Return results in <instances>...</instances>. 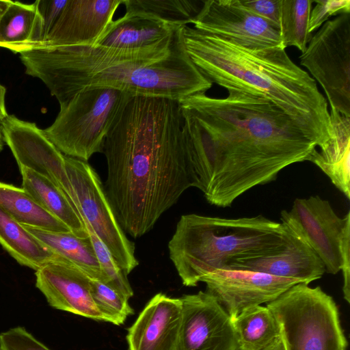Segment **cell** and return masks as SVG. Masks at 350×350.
<instances>
[{
	"label": "cell",
	"instance_id": "cell-9",
	"mask_svg": "<svg viewBox=\"0 0 350 350\" xmlns=\"http://www.w3.org/2000/svg\"><path fill=\"white\" fill-rule=\"evenodd\" d=\"M65 162L82 221L91 226L128 275L139 265L135 245L119 224L99 176L88 162L66 156Z\"/></svg>",
	"mask_w": 350,
	"mask_h": 350
},
{
	"label": "cell",
	"instance_id": "cell-24",
	"mask_svg": "<svg viewBox=\"0 0 350 350\" xmlns=\"http://www.w3.org/2000/svg\"><path fill=\"white\" fill-rule=\"evenodd\" d=\"M0 245L19 264L35 271L59 256L50 252L1 206Z\"/></svg>",
	"mask_w": 350,
	"mask_h": 350
},
{
	"label": "cell",
	"instance_id": "cell-15",
	"mask_svg": "<svg viewBox=\"0 0 350 350\" xmlns=\"http://www.w3.org/2000/svg\"><path fill=\"white\" fill-rule=\"evenodd\" d=\"M36 286L57 310L105 321L93 300L90 278L72 262L58 256L36 271Z\"/></svg>",
	"mask_w": 350,
	"mask_h": 350
},
{
	"label": "cell",
	"instance_id": "cell-29",
	"mask_svg": "<svg viewBox=\"0 0 350 350\" xmlns=\"http://www.w3.org/2000/svg\"><path fill=\"white\" fill-rule=\"evenodd\" d=\"M90 289L94 304L106 322L120 325L134 313L129 299L104 282L90 278Z\"/></svg>",
	"mask_w": 350,
	"mask_h": 350
},
{
	"label": "cell",
	"instance_id": "cell-27",
	"mask_svg": "<svg viewBox=\"0 0 350 350\" xmlns=\"http://www.w3.org/2000/svg\"><path fill=\"white\" fill-rule=\"evenodd\" d=\"M202 0H122L126 12L143 14L176 26L193 24Z\"/></svg>",
	"mask_w": 350,
	"mask_h": 350
},
{
	"label": "cell",
	"instance_id": "cell-8",
	"mask_svg": "<svg viewBox=\"0 0 350 350\" xmlns=\"http://www.w3.org/2000/svg\"><path fill=\"white\" fill-rule=\"evenodd\" d=\"M299 60L323 88L330 109L350 118V13L317 29Z\"/></svg>",
	"mask_w": 350,
	"mask_h": 350
},
{
	"label": "cell",
	"instance_id": "cell-3",
	"mask_svg": "<svg viewBox=\"0 0 350 350\" xmlns=\"http://www.w3.org/2000/svg\"><path fill=\"white\" fill-rule=\"evenodd\" d=\"M184 27L141 49L42 46L21 52L20 58L26 73L40 79L59 105L83 90L97 87L180 102L206 94L213 85L189 57Z\"/></svg>",
	"mask_w": 350,
	"mask_h": 350
},
{
	"label": "cell",
	"instance_id": "cell-6",
	"mask_svg": "<svg viewBox=\"0 0 350 350\" xmlns=\"http://www.w3.org/2000/svg\"><path fill=\"white\" fill-rule=\"evenodd\" d=\"M132 96L111 88L83 90L59 105L55 121L43 131L64 155L88 162L103 152L108 133Z\"/></svg>",
	"mask_w": 350,
	"mask_h": 350
},
{
	"label": "cell",
	"instance_id": "cell-23",
	"mask_svg": "<svg viewBox=\"0 0 350 350\" xmlns=\"http://www.w3.org/2000/svg\"><path fill=\"white\" fill-rule=\"evenodd\" d=\"M25 227L50 252L74 263L91 279L106 283L90 238L81 239L70 232H58Z\"/></svg>",
	"mask_w": 350,
	"mask_h": 350
},
{
	"label": "cell",
	"instance_id": "cell-36",
	"mask_svg": "<svg viewBox=\"0 0 350 350\" xmlns=\"http://www.w3.org/2000/svg\"><path fill=\"white\" fill-rule=\"evenodd\" d=\"M6 88L0 84V123L8 116L5 107Z\"/></svg>",
	"mask_w": 350,
	"mask_h": 350
},
{
	"label": "cell",
	"instance_id": "cell-19",
	"mask_svg": "<svg viewBox=\"0 0 350 350\" xmlns=\"http://www.w3.org/2000/svg\"><path fill=\"white\" fill-rule=\"evenodd\" d=\"M143 14L126 12L112 21L95 45L122 49H141L153 46L178 28Z\"/></svg>",
	"mask_w": 350,
	"mask_h": 350
},
{
	"label": "cell",
	"instance_id": "cell-17",
	"mask_svg": "<svg viewBox=\"0 0 350 350\" xmlns=\"http://www.w3.org/2000/svg\"><path fill=\"white\" fill-rule=\"evenodd\" d=\"M283 226L285 244L281 250L264 256L234 261L225 269L261 272L299 280L307 284L321 278L325 272L323 261L297 234Z\"/></svg>",
	"mask_w": 350,
	"mask_h": 350
},
{
	"label": "cell",
	"instance_id": "cell-25",
	"mask_svg": "<svg viewBox=\"0 0 350 350\" xmlns=\"http://www.w3.org/2000/svg\"><path fill=\"white\" fill-rule=\"evenodd\" d=\"M0 206L25 226L58 232H70L23 188L0 182Z\"/></svg>",
	"mask_w": 350,
	"mask_h": 350
},
{
	"label": "cell",
	"instance_id": "cell-7",
	"mask_svg": "<svg viewBox=\"0 0 350 350\" xmlns=\"http://www.w3.org/2000/svg\"><path fill=\"white\" fill-rule=\"evenodd\" d=\"M267 306L286 350H347L337 305L320 286L296 284Z\"/></svg>",
	"mask_w": 350,
	"mask_h": 350
},
{
	"label": "cell",
	"instance_id": "cell-10",
	"mask_svg": "<svg viewBox=\"0 0 350 350\" xmlns=\"http://www.w3.org/2000/svg\"><path fill=\"white\" fill-rule=\"evenodd\" d=\"M282 224L297 234L323 261L325 271L336 274L341 269V242L350 226V211L342 218L329 202L320 196L297 198L290 211L281 212Z\"/></svg>",
	"mask_w": 350,
	"mask_h": 350
},
{
	"label": "cell",
	"instance_id": "cell-37",
	"mask_svg": "<svg viewBox=\"0 0 350 350\" xmlns=\"http://www.w3.org/2000/svg\"><path fill=\"white\" fill-rule=\"evenodd\" d=\"M263 350H286L284 340L280 336Z\"/></svg>",
	"mask_w": 350,
	"mask_h": 350
},
{
	"label": "cell",
	"instance_id": "cell-34",
	"mask_svg": "<svg viewBox=\"0 0 350 350\" xmlns=\"http://www.w3.org/2000/svg\"><path fill=\"white\" fill-rule=\"evenodd\" d=\"M67 1L68 0H37L34 2L42 19V44L58 20Z\"/></svg>",
	"mask_w": 350,
	"mask_h": 350
},
{
	"label": "cell",
	"instance_id": "cell-14",
	"mask_svg": "<svg viewBox=\"0 0 350 350\" xmlns=\"http://www.w3.org/2000/svg\"><path fill=\"white\" fill-rule=\"evenodd\" d=\"M200 282L206 284V292L217 299L231 319L248 308L274 301L293 285L301 283L293 278L237 269H217L204 275Z\"/></svg>",
	"mask_w": 350,
	"mask_h": 350
},
{
	"label": "cell",
	"instance_id": "cell-11",
	"mask_svg": "<svg viewBox=\"0 0 350 350\" xmlns=\"http://www.w3.org/2000/svg\"><path fill=\"white\" fill-rule=\"evenodd\" d=\"M193 28L250 49L285 47L280 30L246 8L239 0H206Z\"/></svg>",
	"mask_w": 350,
	"mask_h": 350
},
{
	"label": "cell",
	"instance_id": "cell-39",
	"mask_svg": "<svg viewBox=\"0 0 350 350\" xmlns=\"http://www.w3.org/2000/svg\"><path fill=\"white\" fill-rule=\"evenodd\" d=\"M3 139L2 136V133L0 129V151L3 149Z\"/></svg>",
	"mask_w": 350,
	"mask_h": 350
},
{
	"label": "cell",
	"instance_id": "cell-21",
	"mask_svg": "<svg viewBox=\"0 0 350 350\" xmlns=\"http://www.w3.org/2000/svg\"><path fill=\"white\" fill-rule=\"evenodd\" d=\"M42 42V19L35 3L11 1L0 20V46L20 53Z\"/></svg>",
	"mask_w": 350,
	"mask_h": 350
},
{
	"label": "cell",
	"instance_id": "cell-26",
	"mask_svg": "<svg viewBox=\"0 0 350 350\" xmlns=\"http://www.w3.org/2000/svg\"><path fill=\"white\" fill-rule=\"evenodd\" d=\"M231 322L237 350H263L280 336L277 321L267 306L248 308Z\"/></svg>",
	"mask_w": 350,
	"mask_h": 350
},
{
	"label": "cell",
	"instance_id": "cell-28",
	"mask_svg": "<svg viewBox=\"0 0 350 350\" xmlns=\"http://www.w3.org/2000/svg\"><path fill=\"white\" fill-rule=\"evenodd\" d=\"M313 1L282 0L280 35L283 46H295L303 53L313 34L308 24Z\"/></svg>",
	"mask_w": 350,
	"mask_h": 350
},
{
	"label": "cell",
	"instance_id": "cell-16",
	"mask_svg": "<svg viewBox=\"0 0 350 350\" xmlns=\"http://www.w3.org/2000/svg\"><path fill=\"white\" fill-rule=\"evenodd\" d=\"M121 3L122 0H68L40 47L95 45Z\"/></svg>",
	"mask_w": 350,
	"mask_h": 350
},
{
	"label": "cell",
	"instance_id": "cell-5",
	"mask_svg": "<svg viewBox=\"0 0 350 350\" xmlns=\"http://www.w3.org/2000/svg\"><path fill=\"white\" fill-rule=\"evenodd\" d=\"M284 244L282 223L262 215L228 219L186 214L178 220L168 250L183 284L196 286L213 271L269 255Z\"/></svg>",
	"mask_w": 350,
	"mask_h": 350
},
{
	"label": "cell",
	"instance_id": "cell-32",
	"mask_svg": "<svg viewBox=\"0 0 350 350\" xmlns=\"http://www.w3.org/2000/svg\"><path fill=\"white\" fill-rule=\"evenodd\" d=\"M0 350H51L24 327H16L0 334Z\"/></svg>",
	"mask_w": 350,
	"mask_h": 350
},
{
	"label": "cell",
	"instance_id": "cell-20",
	"mask_svg": "<svg viewBox=\"0 0 350 350\" xmlns=\"http://www.w3.org/2000/svg\"><path fill=\"white\" fill-rule=\"evenodd\" d=\"M331 138L317 148L307 161L319 167L332 183L350 199V118L330 109Z\"/></svg>",
	"mask_w": 350,
	"mask_h": 350
},
{
	"label": "cell",
	"instance_id": "cell-35",
	"mask_svg": "<svg viewBox=\"0 0 350 350\" xmlns=\"http://www.w3.org/2000/svg\"><path fill=\"white\" fill-rule=\"evenodd\" d=\"M341 269L343 276L344 299L350 303V226L347 227L341 242Z\"/></svg>",
	"mask_w": 350,
	"mask_h": 350
},
{
	"label": "cell",
	"instance_id": "cell-18",
	"mask_svg": "<svg viewBox=\"0 0 350 350\" xmlns=\"http://www.w3.org/2000/svg\"><path fill=\"white\" fill-rule=\"evenodd\" d=\"M181 315L180 298L156 294L128 329L129 350H175Z\"/></svg>",
	"mask_w": 350,
	"mask_h": 350
},
{
	"label": "cell",
	"instance_id": "cell-4",
	"mask_svg": "<svg viewBox=\"0 0 350 350\" xmlns=\"http://www.w3.org/2000/svg\"><path fill=\"white\" fill-rule=\"evenodd\" d=\"M186 51L199 71L227 91L259 95L286 113L318 147L332 137L326 99L283 47L250 49L185 26Z\"/></svg>",
	"mask_w": 350,
	"mask_h": 350
},
{
	"label": "cell",
	"instance_id": "cell-12",
	"mask_svg": "<svg viewBox=\"0 0 350 350\" xmlns=\"http://www.w3.org/2000/svg\"><path fill=\"white\" fill-rule=\"evenodd\" d=\"M0 124L3 141L10 148L19 169H29L50 180L76 206L65 155L47 138L43 130L35 123L20 120L14 115H8Z\"/></svg>",
	"mask_w": 350,
	"mask_h": 350
},
{
	"label": "cell",
	"instance_id": "cell-22",
	"mask_svg": "<svg viewBox=\"0 0 350 350\" xmlns=\"http://www.w3.org/2000/svg\"><path fill=\"white\" fill-rule=\"evenodd\" d=\"M23 189L45 210L63 222L75 236L89 238L88 230L75 206L67 196L46 178L27 168H21Z\"/></svg>",
	"mask_w": 350,
	"mask_h": 350
},
{
	"label": "cell",
	"instance_id": "cell-31",
	"mask_svg": "<svg viewBox=\"0 0 350 350\" xmlns=\"http://www.w3.org/2000/svg\"><path fill=\"white\" fill-rule=\"evenodd\" d=\"M308 24V32L319 29L331 16L350 13L349 0H315Z\"/></svg>",
	"mask_w": 350,
	"mask_h": 350
},
{
	"label": "cell",
	"instance_id": "cell-30",
	"mask_svg": "<svg viewBox=\"0 0 350 350\" xmlns=\"http://www.w3.org/2000/svg\"><path fill=\"white\" fill-rule=\"evenodd\" d=\"M89 234L98 261L106 278V284L128 298L133 295L127 275L119 267L107 247L96 234L91 226L83 221Z\"/></svg>",
	"mask_w": 350,
	"mask_h": 350
},
{
	"label": "cell",
	"instance_id": "cell-33",
	"mask_svg": "<svg viewBox=\"0 0 350 350\" xmlns=\"http://www.w3.org/2000/svg\"><path fill=\"white\" fill-rule=\"evenodd\" d=\"M247 9L280 29L282 0H239Z\"/></svg>",
	"mask_w": 350,
	"mask_h": 350
},
{
	"label": "cell",
	"instance_id": "cell-2",
	"mask_svg": "<svg viewBox=\"0 0 350 350\" xmlns=\"http://www.w3.org/2000/svg\"><path fill=\"white\" fill-rule=\"evenodd\" d=\"M104 189L121 228L148 232L195 180L180 103L132 96L104 142Z\"/></svg>",
	"mask_w": 350,
	"mask_h": 350
},
{
	"label": "cell",
	"instance_id": "cell-1",
	"mask_svg": "<svg viewBox=\"0 0 350 350\" xmlns=\"http://www.w3.org/2000/svg\"><path fill=\"white\" fill-rule=\"evenodd\" d=\"M180 101L195 187L214 206H230L253 187L275 180L286 167L307 161L316 143L266 98L228 91Z\"/></svg>",
	"mask_w": 350,
	"mask_h": 350
},
{
	"label": "cell",
	"instance_id": "cell-38",
	"mask_svg": "<svg viewBox=\"0 0 350 350\" xmlns=\"http://www.w3.org/2000/svg\"><path fill=\"white\" fill-rule=\"evenodd\" d=\"M11 1L0 0V20Z\"/></svg>",
	"mask_w": 350,
	"mask_h": 350
},
{
	"label": "cell",
	"instance_id": "cell-13",
	"mask_svg": "<svg viewBox=\"0 0 350 350\" xmlns=\"http://www.w3.org/2000/svg\"><path fill=\"white\" fill-rule=\"evenodd\" d=\"M182 315L175 350H237L228 314L206 291L180 298Z\"/></svg>",
	"mask_w": 350,
	"mask_h": 350
}]
</instances>
